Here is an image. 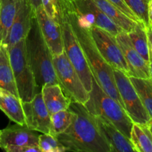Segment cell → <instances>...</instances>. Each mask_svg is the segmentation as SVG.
<instances>
[{"label":"cell","mask_w":152,"mask_h":152,"mask_svg":"<svg viewBox=\"0 0 152 152\" xmlns=\"http://www.w3.org/2000/svg\"><path fill=\"white\" fill-rule=\"evenodd\" d=\"M62 7L66 13L74 34L84 52L93 78L105 94L123 107V101L114 80V68L99 53L91 34L90 28L80 22L71 2L62 4Z\"/></svg>","instance_id":"obj_1"},{"label":"cell","mask_w":152,"mask_h":152,"mask_svg":"<svg viewBox=\"0 0 152 152\" xmlns=\"http://www.w3.org/2000/svg\"><path fill=\"white\" fill-rule=\"evenodd\" d=\"M68 109L74 113L71 126L56 137L67 151L111 152L102 137L94 116L82 104L71 102Z\"/></svg>","instance_id":"obj_2"},{"label":"cell","mask_w":152,"mask_h":152,"mask_svg":"<svg viewBox=\"0 0 152 152\" xmlns=\"http://www.w3.org/2000/svg\"><path fill=\"white\" fill-rule=\"evenodd\" d=\"M27 54L38 88L59 84L53 68L52 54L42 35L39 24L34 16L30 31L25 38Z\"/></svg>","instance_id":"obj_3"},{"label":"cell","mask_w":152,"mask_h":152,"mask_svg":"<svg viewBox=\"0 0 152 152\" xmlns=\"http://www.w3.org/2000/svg\"><path fill=\"white\" fill-rule=\"evenodd\" d=\"M90 99L84 105L94 116H100L112 123L120 132L130 139L133 122L118 102L102 91L93 78V88Z\"/></svg>","instance_id":"obj_4"},{"label":"cell","mask_w":152,"mask_h":152,"mask_svg":"<svg viewBox=\"0 0 152 152\" xmlns=\"http://www.w3.org/2000/svg\"><path fill=\"white\" fill-rule=\"evenodd\" d=\"M7 48L19 98L22 102H30L38 87L27 54L25 39Z\"/></svg>","instance_id":"obj_5"},{"label":"cell","mask_w":152,"mask_h":152,"mask_svg":"<svg viewBox=\"0 0 152 152\" xmlns=\"http://www.w3.org/2000/svg\"><path fill=\"white\" fill-rule=\"evenodd\" d=\"M52 61L56 78L65 96L70 98L71 102L84 105L90 99V94L83 86L65 52L52 56Z\"/></svg>","instance_id":"obj_6"},{"label":"cell","mask_w":152,"mask_h":152,"mask_svg":"<svg viewBox=\"0 0 152 152\" xmlns=\"http://www.w3.org/2000/svg\"><path fill=\"white\" fill-rule=\"evenodd\" d=\"M60 25L62 29L64 51L78 73L83 86L88 91L91 92L93 88V76L87 63L84 52L74 34L66 13L62 7Z\"/></svg>","instance_id":"obj_7"},{"label":"cell","mask_w":152,"mask_h":152,"mask_svg":"<svg viewBox=\"0 0 152 152\" xmlns=\"http://www.w3.org/2000/svg\"><path fill=\"white\" fill-rule=\"evenodd\" d=\"M113 71L116 86L123 101L125 111L134 123L140 126H147L151 117L142 105L129 77L120 70L114 68Z\"/></svg>","instance_id":"obj_8"},{"label":"cell","mask_w":152,"mask_h":152,"mask_svg":"<svg viewBox=\"0 0 152 152\" xmlns=\"http://www.w3.org/2000/svg\"><path fill=\"white\" fill-rule=\"evenodd\" d=\"M0 148L7 152H41L39 135L27 126L19 125L1 131Z\"/></svg>","instance_id":"obj_9"},{"label":"cell","mask_w":152,"mask_h":152,"mask_svg":"<svg viewBox=\"0 0 152 152\" xmlns=\"http://www.w3.org/2000/svg\"><path fill=\"white\" fill-rule=\"evenodd\" d=\"M90 32L102 57L114 69L123 71L129 77V69L115 37L100 28L92 25Z\"/></svg>","instance_id":"obj_10"},{"label":"cell","mask_w":152,"mask_h":152,"mask_svg":"<svg viewBox=\"0 0 152 152\" xmlns=\"http://www.w3.org/2000/svg\"><path fill=\"white\" fill-rule=\"evenodd\" d=\"M71 4L79 19L90 28L94 25L108 31L114 37L124 31L108 17L92 0H73Z\"/></svg>","instance_id":"obj_11"},{"label":"cell","mask_w":152,"mask_h":152,"mask_svg":"<svg viewBox=\"0 0 152 152\" xmlns=\"http://www.w3.org/2000/svg\"><path fill=\"white\" fill-rule=\"evenodd\" d=\"M26 126L31 130L50 134V114H49L42 92H38L30 102H22Z\"/></svg>","instance_id":"obj_12"},{"label":"cell","mask_w":152,"mask_h":152,"mask_svg":"<svg viewBox=\"0 0 152 152\" xmlns=\"http://www.w3.org/2000/svg\"><path fill=\"white\" fill-rule=\"evenodd\" d=\"M34 16L35 10L29 0H19L14 20L2 44L9 48L26 38Z\"/></svg>","instance_id":"obj_13"},{"label":"cell","mask_w":152,"mask_h":152,"mask_svg":"<svg viewBox=\"0 0 152 152\" xmlns=\"http://www.w3.org/2000/svg\"><path fill=\"white\" fill-rule=\"evenodd\" d=\"M115 39L127 62L129 77L142 79L151 78L149 63L135 50L127 33L125 31L120 32L115 36Z\"/></svg>","instance_id":"obj_14"},{"label":"cell","mask_w":152,"mask_h":152,"mask_svg":"<svg viewBox=\"0 0 152 152\" xmlns=\"http://www.w3.org/2000/svg\"><path fill=\"white\" fill-rule=\"evenodd\" d=\"M35 17L52 56L62 53L64 51V46L60 24L52 19L42 6L35 10Z\"/></svg>","instance_id":"obj_15"},{"label":"cell","mask_w":152,"mask_h":152,"mask_svg":"<svg viewBox=\"0 0 152 152\" xmlns=\"http://www.w3.org/2000/svg\"><path fill=\"white\" fill-rule=\"evenodd\" d=\"M93 116L101 134L111 147V152H137L130 139L112 123L100 116Z\"/></svg>","instance_id":"obj_16"},{"label":"cell","mask_w":152,"mask_h":152,"mask_svg":"<svg viewBox=\"0 0 152 152\" xmlns=\"http://www.w3.org/2000/svg\"><path fill=\"white\" fill-rule=\"evenodd\" d=\"M41 92L45 105L50 114L68 109L71 105V99L65 96L59 84L43 86Z\"/></svg>","instance_id":"obj_17"},{"label":"cell","mask_w":152,"mask_h":152,"mask_svg":"<svg viewBox=\"0 0 152 152\" xmlns=\"http://www.w3.org/2000/svg\"><path fill=\"white\" fill-rule=\"evenodd\" d=\"M0 109L17 125L26 126L22 102L20 98L0 88Z\"/></svg>","instance_id":"obj_18"},{"label":"cell","mask_w":152,"mask_h":152,"mask_svg":"<svg viewBox=\"0 0 152 152\" xmlns=\"http://www.w3.org/2000/svg\"><path fill=\"white\" fill-rule=\"evenodd\" d=\"M0 88L19 97L9 59L8 50L3 44L0 45Z\"/></svg>","instance_id":"obj_19"},{"label":"cell","mask_w":152,"mask_h":152,"mask_svg":"<svg viewBox=\"0 0 152 152\" xmlns=\"http://www.w3.org/2000/svg\"><path fill=\"white\" fill-rule=\"evenodd\" d=\"M92 1L108 17H109L125 32H130L137 23L126 16L108 0H92Z\"/></svg>","instance_id":"obj_20"},{"label":"cell","mask_w":152,"mask_h":152,"mask_svg":"<svg viewBox=\"0 0 152 152\" xmlns=\"http://www.w3.org/2000/svg\"><path fill=\"white\" fill-rule=\"evenodd\" d=\"M19 0H0V44L8 34L17 12Z\"/></svg>","instance_id":"obj_21"},{"label":"cell","mask_w":152,"mask_h":152,"mask_svg":"<svg viewBox=\"0 0 152 152\" xmlns=\"http://www.w3.org/2000/svg\"><path fill=\"white\" fill-rule=\"evenodd\" d=\"M148 28L142 22H137L134 28L127 33L132 45L135 50L140 54V56L150 64L149 46L148 39Z\"/></svg>","instance_id":"obj_22"},{"label":"cell","mask_w":152,"mask_h":152,"mask_svg":"<svg viewBox=\"0 0 152 152\" xmlns=\"http://www.w3.org/2000/svg\"><path fill=\"white\" fill-rule=\"evenodd\" d=\"M130 140L137 152H152V136L146 126L133 123Z\"/></svg>","instance_id":"obj_23"},{"label":"cell","mask_w":152,"mask_h":152,"mask_svg":"<svg viewBox=\"0 0 152 152\" xmlns=\"http://www.w3.org/2000/svg\"><path fill=\"white\" fill-rule=\"evenodd\" d=\"M131 82L140 96L142 105L152 119V80L129 77Z\"/></svg>","instance_id":"obj_24"},{"label":"cell","mask_w":152,"mask_h":152,"mask_svg":"<svg viewBox=\"0 0 152 152\" xmlns=\"http://www.w3.org/2000/svg\"><path fill=\"white\" fill-rule=\"evenodd\" d=\"M74 118V113L69 109L59 111L50 114V134L57 137L63 133L71 125Z\"/></svg>","instance_id":"obj_25"},{"label":"cell","mask_w":152,"mask_h":152,"mask_svg":"<svg viewBox=\"0 0 152 152\" xmlns=\"http://www.w3.org/2000/svg\"><path fill=\"white\" fill-rule=\"evenodd\" d=\"M129 8L132 10L140 22L147 28H150L148 17V4L149 0H124Z\"/></svg>","instance_id":"obj_26"},{"label":"cell","mask_w":152,"mask_h":152,"mask_svg":"<svg viewBox=\"0 0 152 152\" xmlns=\"http://www.w3.org/2000/svg\"><path fill=\"white\" fill-rule=\"evenodd\" d=\"M39 147L41 152H64L67 149L56 137L50 134L39 135Z\"/></svg>","instance_id":"obj_27"},{"label":"cell","mask_w":152,"mask_h":152,"mask_svg":"<svg viewBox=\"0 0 152 152\" xmlns=\"http://www.w3.org/2000/svg\"><path fill=\"white\" fill-rule=\"evenodd\" d=\"M42 6L48 15L60 24L62 20V4L60 0H41Z\"/></svg>","instance_id":"obj_28"},{"label":"cell","mask_w":152,"mask_h":152,"mask_svg":"<svg viewBox=\"0 0 152 152\" xmlns=\"http://www.w3.org/2000/svg\"><path fill=\"white\" fill-rule=\"evenodd\" d=\"M108 1H110L112 4H114V5L117 8H118L122 13H124L126 16L130 18L131 19H132V20H134L136 22H140V21L139 20V19L136 16V15L132 12V10H131L129 7V6L126 4V3L125 2L124 0H108Z\"/></svg>","instance_id":"obj_29"},{"label":"cell","mask_w":152,"mask_h":152,"mask_svg":"<svg viewBox=\"0 0 152 152\" xmlns=\"http://www.w3.org/2000/svg\"><path fill=\"white\" fill-rule=\"evenodd\" d=\"M148 33V46H149V54H150V62L152 61V32L151 29L148 28L147 30Z\"/></svg>","instance_id":"obj_30"},{"label":"cell","mask_w":152,"mask_h":152,"mask_svg":"<svg viewBox=\"0 0 152 152\" xmlns=\"http://www.w3.org/2000/svg\"><path fill=\"white\" fill-rule=\"evenodd\" d=\"M29 1L31 2V5H32L33 8L34 9V10L42 6L41 0H29Z\"/></svg>","instance_id":"obj_31"},{"label":"cell","mask_w":152,"mask_h":152,"mask_svg":"<svg viewBox=\"0 0 152 152\" xmlns=\"http://www.w3.org/2000/svg\"><path fill=\"white\" fill-rule=\"evenodd\" d=\"M148 17H149L150 26L152 24V0H149V4H148Z\"/></svg>","instance_id":"obj_32"},{"label":"cell","mask_w":152,"mask_h":152,"mask_svg":"<svg viewBox=\"0 0 152 152\" xmlns=\"http://www.w3.org/2000/svg\"><path fill=\"white\" fill-rule=\"evenodd\" d=\"M147 127H148V130H149L150 133H151V136H152V119L151 118V120H150V121L148 122V123L147 124Z\"/></svg>","instance_id":"obj_33"},{"label":"cell","mask_w":152,"mask_h":152,"mask_svg":"<svg viewBox=\"0 0 152 152\" xmlns=\"http://www.w3.org/2000/svg\"><path fill=\"white\" fill-rule=\"evenodd\" d=\"M73 0H60L61 4H68V3H71Z\"/></svg>","instance_id":"obj_34"},{"label":"cell","mask_w":152,"mask_h":152,"mask_svg":"<svg viewBox=\"0 0 152 152\" xmlns=\"http://www.w3.org/2000/svg\"><path fill=\"white\" fill-rule=\"evenodd\" d=\"M149 68H150V74H151V79L152 80V61L150 62Z\"/></svg>","instance_id":"obj_35"},{"label":"cell","mask_w":152,"mask_h":152,"mask_svg":"<svg viewBox=\"0 0 152 152\" xmlns=\"http://www.w3.org/2000/svg\"><path fill=\"white\" fill-rule=\"evenodd\" d=\"M150 29H151V31L152 32V24H151V26H150Z\"/></svg>","instance_id":"obj_36"},{"label":"cell","mask_w":152,"mask_h":152,"mask_svg":"<svg viewBox=\"0 0 152 152\" xmlns=\"http://www.w3.org/2000/svg\"><path fill=\"white\" fill-rule=\"evenodd\" d=\"M0 134H1V131H0Z\"/></svg>","instance_id":"obj_37"},{"label":"cell","mask_w":152,"mask_h":152,"mask_svg":"<svg viewBox=\"0 0 152 152\" xmlns=\"http://www.w3.org/2000/svg\"><path fill=\"white\" fill-rule=\"evenodd\" d=\"M0 45H1V44H0Z\"/></svg>","instance_id":"obj_38"}]
</instances>
